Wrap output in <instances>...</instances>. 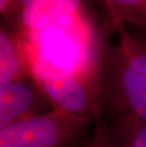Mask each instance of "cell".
Wrapping results in <instances>:
<instances>
[{"instance_id":"6da1fadb","label":"cell","mask_w":146,"mask_h":147,"mask_svg":"<svg viewBox=\"0 0 146 147\" xmlns=\"http://www.w3.org/2000/svg\"><path fill=\"white\" fill-rule=\"evenodd\" d=\"M100 68L105 109L146 123V40L132 35L124 26Z\"/></svg>"},{"instance_id":"7a4b0ae2","label":"cell","mask_w":146,"mask_h":147,"mask_svg":"<svg viewBox=\"0 0 146 147\" xmlns=\"http://www.w3.org/2000/svg\"><path fill=\"white\" fill-rule=\"evenodd\" d=\"M93 121L51 108L0 129V147H73Z\"/></svg>"},{"instance_id":"3957f363","label":"cell","mask_w":146,"mask_h":147,"mask_svg":"<svg viewBox=\"0 0 146 147\" xmlns=\"http://www.w3.org/2000/svg\"><path fill=\"white\" fill-rule=\"evenodd\" d=\"M33 81L53 108L94 121L102 118L105 105L100 73L48 76Z\"/></svg>"},{"instance_id":"277c9868","label":"cell","mask_w":146,"mask_h":147,"mask_svg":"<svg viewBox=\"0 0 146 147\" xmlns=\"http://www.w3.org/2000/svg\"><path fill=\"white\" fill-rule=\"evenodd\" d=\"M51 108L32 78L0 84V129Z\"/></svg>"},{"instance_id":"5b68a950","label":"cell","mask_w":146,"mask_h":147,"mask_svg":"<svg viewBox=\"0 0 146 147\" xmlns=\"http://www.w3.org/2000/svg\"><path fill=\"white\" fill-rule=\"evenodd\" d=\"M32 78L17 35L0 30V84Z\"/></svg>"},{"instance_id":"8992f818","label":"cell","mask_w":146,"mask_h":147,"mask_svg":"<svg viewBox=\"0 0 146 147\" xmlns=\"http://www.w3.org/2000/svg\"><path fill=\"white\" fill-rule=\"evenodd\" d=\"M111 147H146V123L129 115L111 113Z\"/></svg>"},{"instance_id":"52a82bcc","label":"cell","mask_w":146,"mask_h":147,"mask_svg":"<svg viewBox=\"0 0 146 147\" xmlns=\"http://www.w3.org/2000/svg\"><path fill=\"white\" fill-rule=\"evenodd\" d=\"M114 26L124 25L146 30V0H104Z\"/></svg>"},{"instance_id":"ba28073f","label":"cell","mask_w":146,"mask_h":147,"mask_svg":"<svg viewBox=\"0 0 146 147\" xmlns=\"http://www.w3.org/2000/svg\"><path fill=\"white\" fill-rule=\"evenodd\" d=\"M86 147H111L109 127L102 118L95 121V125Z\"/></svg>"},{"instance_id":"9c48e42d","label":"cell","mask_w":146,"mask_h":147,"mask_svg":"<svg viewBox=\"0 0 146 147\" xmlns=\"http://www.w3.org/2000/svg\"><path fill=\"white\" fill-rule=\"evenodd\" d=\"M15 0H0V12L2 17L8 18L13 9Z\"/></svg>"}]
</instances>
